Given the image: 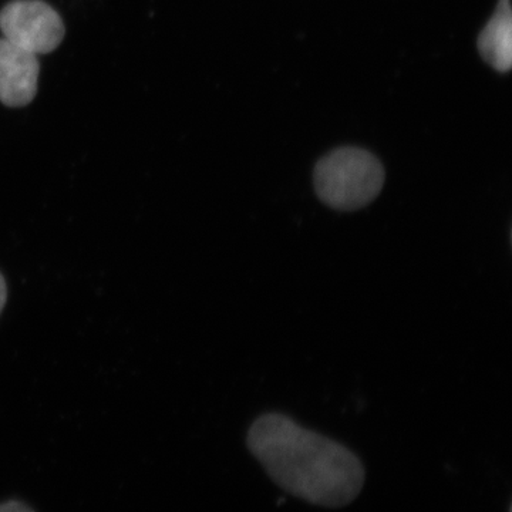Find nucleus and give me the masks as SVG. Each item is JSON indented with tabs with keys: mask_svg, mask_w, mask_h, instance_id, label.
I'll return each mask as SVG.
<instances>
[{
	"mask_svg": "<svg viewBox=\"0 0 512 512\" xmlns=\"http://www.w3.org/2000/svg\"><path fill=\"white\" fill-rule=\"evenodd\" d=\"M0 512H33L28 505L18 503V501H8L0 504Z\"/></svg>",
	"mask_w": 512,
	"mask_h": 512,
	"instance_id": "obj_6",
	"label": "nucleus"
},
{
	"mask_svg": "<svg viewBox=\"0 0 512 512\" xmlns=\"http://www.w3.org/2000/svg\"><path fill=\"white\" fill-rule=\"evenodd\" d=\"M39 72L36 55L0 37V103L13 109L32 103Z\"/></svg>",
	"mask_w": 512,
	"mask_h": 512,
	"instance_id": "obj_4",
	"label": "nucleus"
},
{
	"mask_svg": "<svg viewBox=\"0 0 512 512\" xmlns=\"http://www.w3.org/2000/svg\"><path fill=\"white\" fill-rule=\"evenodd\" d=\"M252 456L285 493L325 508H343L366 481L360 458L338 441L303 429L291 417L266 413L248 431Z\"/></svg>",
	"mask_w": 512,
	"mask_h": 512,
	"instance_id": "obj_1",
	"label": "nucleus"
},
{
	"mask_svg": "<svg viewBox=\"0 0 512 512\" xmlns=\"http://www.w3.org/2000/svg\"><path fill=\"white\" fill-rule=\"evenodd\" d=\"M0 30L13 45L33 55L53 52L63 42L64 23L42 0H15L0 10Z\"/></svg>",
	"mask_w": 512,
	"mask_h": 512,
	"instance_id": "obj_3",
	"label": "nucleus"
},
{
	"mask_svg": "<svg viewBox=\"0 0 512 512\" xmlns=\"http://www.w3.org/2000/svg\"><path fill=\"white\" fill-rule=\"evenodd\" d=\"M478 52L495 72L505 74L512 66L511 0H500L493 18L478 36Z\"/></svg>",
	"mask_w": 512,
	"mask_h": 512,
	"instance_id": "obj_5",
	"label": "nucleus"
},
{
	"mask_svg": "<svg viewBox=\"0 0 512 512\" xmlns=\"http://www.w3.org/2000/svg\"><path fill=\"white\" fill-rule=\"evenodd\" d=\"M6 301H8V286H6L5 278L0 274V313L5 308Z\"/></svg>",
	"mask_w": 512,
	"mask_h": 512,
	"instance_id": "obj_7",
	"label": "nucleus"
},
{
	"mask_svg": "<svg viewBox=\"0 0 512 512\" xmlns=\"http://www.w3.org/2000/svg\"><path fill=\"white\" fill-rule=\"evenodd\" d=\"M386 173L379 158L365 148L339 147L320 158L313 187L323 204L336 211L362 210L383 190Z\"/></svg>",
	"mask_w": 512,
	"mask_h": 512,
	"instance_id": "obj_2",
	"label": "nucleus"
}]
</instances>
